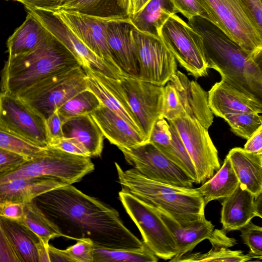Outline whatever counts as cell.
I'll return each instance as SVG.
<instances>
[{
	"mask_svg": "<svg viewBox=\"0 0 262 262\" xmlns=\"http://www.w3.org/2000/svg\"><path fill=\"white\" fill-rule=\"evenodd\" d=\"M33 201L69 239L89 238L95 246L114 249L146 246L125 226L115 209L72 184L48 191Z\"/></svg>",
	"mask_w": 262,
	"mask_h": 262,
	"instance_id": "cell-1",
	"label": "cell"
},
{
	"mask_svg": "<svg viewBox=\"0 0 262 262\" xmlns=\"http://www.w3.org/2000/svg\"><path fill=\"white\" fill-rule=\"evenodd\" d=\"M188 24L198 33L208 68L248 96L262 113V73L252 54L209 20L195 16Z\"/></svg>",
	"mask_w": 262,
	"mask_h": 262,
	"instance_id": "cell-2",
	"label": "cell"
},
{
	"mask_svg": "<svg viewBox=\"0 0 262 262\" xmlns=\"http://www.w3.org/2000/svg\"><path fill=\"white\" fill-rule=\"evenodd\" d=\"M121 190L169 213L181 226L189 227L205 216L204 199L197 188L178 186L148 179L134 168L124 170L115 163Z\"/></svg>",
	"mask_w": 262,
	"mask_h": 262,
	"instance_id": "cell-3",
	"label": "cell"
},
{
	"mask_svg": "<svg viewBox=\"0 0 262 262\" xmlns=\"http://www.w3.org/2000/svg\"><path fill=\"white\" fill-rule=\"evenodd\" d=\"M79 66L73 54L49 33L32 51L8 57L2 70L1 93L17 96L53 74Z\"/></svg>",
	"mask_w": 262,
	"mask_h": 262,
	"instance_id": "cell-4",
	"label": "cell"
},
{
	"mask_svg": "<svg viewBox=\"0 0 262 262\" xmlns=\"http://www.w3.org/2000/svg\"><path fill=\"white\" fill-rule=\"evenodd\" d=\"M93 71L134 117L141 132L149 139L155 123L162 117L164 86L126 75L114 79Z\"/></svg>",
	"mask_w": 262,
	"mask_h": 262,
	"instance_id": "cell-5",
	"label": "cell"
},
{
	"mask_svg": "<svg viewBox=\"0 0 262 262\" xmlns=\"http://www.w3.org/2000/svg\"><path fill=\"white\" fill-rule=\"evenodd\" d=\"M90 158L48 146L16 169L0 176V183L19 178L41 176L56 178L67 184H73L95 169Z\"/></svg>",
	"mask_w": 262,
	"mask_h": 262,
	"instance_id": "cell-6",
	"label": "cell"
},
{
	"mask_svg": "<svg viewBox=\"0 0 262 262\" xmlns=\"http://www.w3.org/2000/svg\"><path fill=\"white\" fill-rule=\"evenodd\" d=\"M87 89L86 72L79 66L53 74L17 96L47 120L69 100Z\"/></svg>",
	"mask_w": 262,
	"mask_h": 262,
	"instance_id": "cell-7",
	"label": "cell"
},
{
	"mask_svg": "<svg viewBox=\"0 0 262 262\" xmlns=\"http://www.w3.org/2000/svg\"><path fill=\"white\" fill-rule=\"evenodd\" d=\"M162 116L167 120L188 117L207 129L213 120L207 92L197 82L178 70L164 86Z\"/></svg>",
	"mask_w": 262,
	"mask_h": 262,
	"instance_id": "cell-8",
	"label": "cell"
},
{
	"mask_svg": "<svg viewBox=\"0 0 262 262\" xmlns=\"http://www.w3.org/2000/svg\"><path fill=\"white\" fill-rule=\"evenodd\" d=\"M119 198L139 229L145 245L158 258L169 261L173 258L178 253L177 244L157 209L122 190Z\"/></svg>",
	"mask_w": 262,
	"mask_h": 262,
	"instance_id": "cell-9",
	"label": "cell"
},
{
	"mask_svg": "<svg viewBox=\"0 0 262 262\" xmlns=\"http://www.w3.org/2000/svg\"><path fill=\"white\" fill-rule=\"evenodd\" d=\"M160 38L176 60L195 78L208 75V65L198 33L178 15L171 16L162 27Z\"/></svg>",
	"mask_w": 262,
	"mask_h": 262,
	"instance_id": "cell-10",
	"label": "cell"
},
{
	"mask_svg": "<svg viewBox=\"0 0 262 262\" xmlns=\"http://www.w3.org/2000/svg\"><path fill=\"white\" fill-rule=\"evenodd\" d=\"M119 149L126 162L148 179L188 188L195 183L185 170L149 141L134 147Z\"/></svg>",
	"mask_w": 262,
	"mask_h": 262,
	"instance_id": "cell-11",
	"label": "cell"
},
{
	"mask_svg": "<svg viewBox=\"0 0 262 262\" xmlns=\"http://www.w3.org/2000/svg\"><path fill=\"white\" fill-rule=\"evenodd\" d=\"M200 1L211 21L241 48L251 54L262 48V39L241 0Z\"/></svg>",
	"mask_w": 262,
	"mask_h": 262,
	"instance_id": "cell-12",
	"label": "cell"
},
{
	"mask_svg": "<svg viewBox=\"0 0 262 262\" xmlns=\"http://www.w3.org/2000/svg\"><path fill=\"white\" fill-rule=\"evenodd\" d=\"M0 130L40 147L49 146L46 120L18 96L1 93Z\"/></svg>",
	"mask_w": 262,
	"mask_h": 262,
	"instance_id": "cell-13",
	"label": "cell"
},
{
	"mask_svg": "<svg viewBox=\"0 0 262 262\" xmlns=\"http://www.w3.org/2000/svg\"><path fill=\"white\" fill-rule=\"evenodd\" d=\"M132 34L139 67V79L164 86L177 71L174 55L160 37L135 28Z\"/></svg>",
	"mask_w": 262,
	"mask_h": 262,
	"instance_id": "cell-14",
	"label": "cell"
},
{
	"mask_svg": "<svg viewBox=\"0 0 262 262\" xmlns=\"http://www.w3.org/2000/svg\"><path fill=\"white\" fill-rule=\"evenodd\" d=\"M168 121L174 125L181 136L195 167L198 184L204 183L221 167L218 151L208 129L188 117Z\"/></svg>",
	"mask_w": 262,
	"mask_h": 262,
	"instance_id": "cell-15",
	"label": "cell"
},
{
	"mask_svg": "<svg viewBox=\"0 0 262 262\" xmlns=\"http://www.w3.org/2000/svg\"><path fill=\"white\" fill-rule=\"evenodd\" d=\"M27 10V13L36 18L49 33L73 54L82 67L89 68L117 79L124 75L122 71L111 66L93 52L55 12L44 9Z\"/></svg>",
	"mask_w": 262,
	"mask_h": 262,
	"instance_id": "cell-16",
	"label": "cell"
},
{
	"mask_svg": "<svg viewBox=\"0 0 262 262\" xmlns=\"http://www.w3.org/2000/svg\"><path fill=\"white\" fill-rule=\"evenodd\" d=\"M54 12L93 52L121 71L114 59L108 43L106 28L108 21L75 12Z\"/></svg>",
	"mask_w": 262,
	"mask_h": 262,
	"instance_id": "cell-17",
	"label": "cell"
},
{
	"mask_svg": "<svg viewBox=\"0 0 262 262\" xmlns=\"http://www.w3.org/2000/svg\"><path fill=\"white\" fill-rule=\"evenodd\" d=\"M129 18L108 21L106 33L114 59L124 75L139 78V67Z\"/></svg>",
	"mask_w": 262,
	"mask_h": 262,
	"instance_id": "cell-18",
	"label": "cell"
},
{
	"mask_svg": "<svg viewBox=\"0 0 262 262\" xmlns=\"http://www.w3.org/2000/svg\"><path fill=\"white\" fill-rule=\"evenodd\" d=\"M90 115L104 137L119 149L134 147L149 141L142 133L103 104Z\"/></svg>",
	"mask_w": 262,
	"mask_h": 262,
	"instance_id": "cell-19",
	"label": "cell"
},
{
	"mask_svg": "<svg viewBox=\"0 0 262 262\" xmlns=\"http://www.w3.org/2000/svg\"><path fill=\"white\" fill-rule=\"evenodd\" d=\"M68 185L49 177L19 178L0 183V203L31 202L48 191Z\"/></svg>",
	"mask_w": 262,
	"mask_h": 262,
	"instance_id": "cell-20",
	"label": "cell"
},
{
	"mask_svg": "<svg viewBox=\"0 0 262 262\" xmlns=\"http://www.w3.org/2000/svg\"><path fill=\"white\" fill-rule=\"evenodd\" d=\"M254 195L239 184L235 191L222 202L221 223L223 230H240L256 216Z\"/></svg>",
	"mask_w": 262,
	"mask_h": 262,
	"instance_id": "cell-21",
	"label": "cell"
},
{
	"mask_svg": "<svg viewBox=\"0 0 262 262\" xmlns=\"http://www.w3.org/2000/svg\"><path fill=\"white\" fill-rule=\"evenodd\" d=\"M208 101L213 114L222 118L226 114L260 111L244 93L221 80L208 93Z\"/></svg>",
	"mask_w": 262,
	"mask_h": 262,
	"instance_id": "cell-22",
	"label": "cell"
},
{
	"mask_svg": "<svg viewBox=\"0 0 262 262\" xmlns=\"http://www.w3.org/2000/svg\"><path fill=\"white\" fill-rule=\"evenodd\" d=\"M156 209L170 230L177 244L178 253L170 261L179 262L182 257L191 252L198 244L208 239L214 230L211 222L205 217L193 225L183 227L166 211Z\"/></svg>",
	"mask_w": 262,
	"mask_h": 262,
	"instance_id": "cell-23",
	"label": "cell"
},
{
	"mask_svg": "<svg viewBox=\"0 0 262 262\" xmlns=\"http://www.w3.org/2000/svg\"><path fill=\"white\" fill-rule=\"evenodd\" d=\"M58 10L77 12L107 21L129 18L128 0H61L55 11Z\"/></svg>",
	"mask_w": 262,
	"mask_h": 262,
	"instance_id": "cell-24",
	"label": "cell"
},
{
	"mask_svg": "<svg viewBox=\"0 0 262 262\" xmlns=\"http://www.w3.org/2000/svg\"><path fill=\"white\" fill-rule=\"evenodd\" d=\"M227 156L230 160L240 185L256 198L262 192V155L235 147Z\"/></svg>",
	"mask_w": 262,
	"mask_h": 262,
	"instance_id": "cell-25",
	"label": "cell"
},
{
	"mask_svg": "<svg viewBox=\"0 0 262 262\" xmlns=\"http://www.w3.org/2000/svg\"><path fill=\"white\" fill-rule=\"evenodd\" d=\"M63 137L77 141L91 157H100L103 148L104 136L90 114L66 120L62 124Z\"/></svg>",
	"mask_w": 262,
	"mask_h": 262,
	"instance_id": "cell-26",
	"label": "cell"
},
{
	"mask_svg": "<svg viewBox=\"0 0 262 262\" xmlns=\"http://www.w3.org/2000/svg\"><path fill=\"white\" fill-rule=\"evenodd\" d=\"M177 13L170 0H149L142 9L131 15L129 20L137 30L160 37L164 24Z\"/></svg>",
	"mask_w": 262,
	"mask_h": 262,
	"instance_id": "cell-27",
	"label": "cell"
},
{
	"mask_svg": "<svg viewBox=\"0 0 262 262\" xmlns=\"http://www.w3.org/2000/svg\"><path fill=\"white\" fill-rule=\"evenodd\" d=\"M2 231L15 249L21 262H38L39 237L20 221L0 216Z\"/></svg>",
	"mask_w": 262,
	"mask_h": 262,
	"instance_id": "cell-28",
	"label": "cell"
},
{
	"mask_svg": "<svg viewBox=\"0 0 262 262\" xmlns=\"http://www.w3.org/2000/svg\"><path fill=\"white\" fill-rule=\"evenodd\" d=\"M49 32L33 15L27 13L24 22L7 39L8 57L29 53L46 38Z\"/></svg>",
	"mask_w": 262,
	"mask_h": 262,
	"instance_id": "cell-29",
	"label": "cell"
},
{
	"mask_svg": "<svg viewBox=\"0 0 262 262\" xmlns=\"http://www.w3.org/2000/svg\"><path fill=\"white\" fill-rule=\"evenodd\" d=\"M239 185L230 160L226 156L223 165L210 179L205 182L198 190L206 206L210 202L231 195Z\"/></svg>",
	"mask_w": 262,
	"mask_h": 262,
	"instance_id": "cell-30",
	"label": "cell"
},
{
	"mask_svg": "<svg viewBox=\"0 0 262 262\" xmlns=\"http://www.w3.org/2000/svg\"><path fill=\"white\" fill-rule=\"evenodd\" d=\"M20 222L33 231L47 248L52 238L56 237L68 238L34 201L25 204L24 217Z\"/></svg>",
	"mask_w": 262,
	"mask_h": 262,
	"instance_id": "cell-31",
	"label": "cell"
},
{
	"mask_svg": "<svg viewBox=\"0 0 262 262\" xmlns=\"http://www.w3.org/2000/svg\"><path fill=\"white\" fill-rule=\"evenodd\" d=\"M171 135L156 146L170 160L185 170L198 184L195 167L176 127L169 121Z\"/></svg>",
	"mask_w": 262,
	"mask_h": 262,
	"instance_id": "cell-32",
	"label": "cell"
},
{
	"mask_svg": "<svg viewBox=\"0 0 262 262\" xmlns=\"http://www.w3.org/2000/svg\"><path fill=\"white\" fill-rule=\"evenodd\" d=\"M158 258L145 246L138 249L95 246L93 262H157Z\"/></svg>",
	"mask_w": 262,
	"mask_h": 262,
	"instance_id": "cell-33",
	"label": "cell"
},
{
	"mask_svg": "<svg viewBox=\"0 0 262 262\" xmlns=\"http://www.w3.org/2000/svg\"><path fill=\"white\" fill-rule=\"evenodd\" d=\"M82 68L86 74L88 89L96 94L103 104L118 114L135 128L142 133L134 117L98 78L93 70L88 67Z\"/></svg>",
	"mask_w": 262,
	"mask_h": 262,
	"instance_id": "cell-34",
	"label": "cell"
},
{
	"mask_svg": "<svg viewBox=\"0 0 262 262\" xmlns=\"http://www.w3.org/2000/svg\"><path fill=\"white\" fill-rule=\"evenodd\" d=\"M102 104L96 94L87 89L75 95L57 111L63 123L66 120L74 117L90 114Z\"/></svg>",
	"mask_w": 262,
	"mask_h": 262,
	"instance_id": "cell-35",
	"label": "cell"
},
{
	"mask_svg": "<svg viewBox=\"0 0 262 262\" xmlns=\"http://www.w3.org/2000/svg\"><path fill=\"white\" fill-rule=\"evenodd\" d=\"M258 113L245 112L225 114L223 118L236 136L248 140L262 124V116Z\"/></svg>",
	"mask_w": 262,
	"mask_h": 262,
	"instance_id": "cell-36",
	"label": "cell"
},
{
	"mask_svg": "<svg viewBox=\"0 0 262 262\" xmlns=\"http://www.w3.org/2000/svg\"><path fill=\"white\" fill-rule=\"evenodd\" d=\"M252 258L242 250H231L225 247H212L207 253H188L181 258L182 261L245 262Z\"/></svg>",
	"mask_w": 262,
	"mask_h": 262,
	"instance_id": "cell-37",
	"label": "cell"
},
{
	"mask_svg": "<svg viewBox=\"0 0 262 262\" xmlns=\"http://www.w3.org/2000/svg\"><path fill=\"white\" fill-rule=\"evenodd\" d=\"M0 148L18 154L28 160L39 155L45 148L20 137L0 130Z\"/></svg>",
	"mask_w": 262,
	"mask_h": 262,
	"instance_id": "cell-38",
	"label": "cell"
},
{
	"mask_svg": "<svg viewBox=\"0 0 262 262\" xmlns=\"http://www.w3.org/2000/svg\"><path fill=\"white\" fill-rule=\"evenodd\" d=\"M240 231L244 243L249 248L248 254L252 258L262 260V227L250 222Z\"/></svg>",
	"mask_w": 262,
	"mask_h": 262,
	"instance_id": "cell-39",
	"label": "cell"
},
{
	"mask_svg": "<svg viewBox=\"0 0 262 262\" xmlns=\"http://www.w3.org/2000/svg\"><path fill=\"white\" fill-rule=\"evenodd\" d=\"M63 250L71 262H93L95 245L89 238H80Z\"/></svg>",
	"mask_w": 262,
	"mask_h": 262,
	"instance_id": "cell-40",
	"label": "cell"
},
{
	"mask_svg": "<svg viewBox=\"0 0 262 262\" xmlns=\"http://www.w3.org/2000/svg\"><path fill=\"white\" fill-rule=\"evenodd\" d=\"M179 13L188 20L195 16H200L211 21L208 12L200 0H170Z\"/></svg>",
	"mask_w": 262,
	"mask_h": 262,
	"instance_id": "cell-41",
	"label": "cell"
},
{
	"mask_svg": "<svg viewBox=\"0 0 262 262\" xmlns=\"http://www.w3.org/2000/svg\"><path fill=\"white\" fill-rule=\"evenodd\" d=\"M27 161L18 154L0 148V176L16 169Z\"/></svg>",
	"mask_w": 262,
	"mask_h": 262,
	"instance_id": "cell-42",
	"label": "cell"
},
{
	"mask_svg": "<svg viewBox=\"0 0 262 262\" xmlns=\"http://www.w3.org/2000/svg\"><path fill=\"white\" fill-rule=\"evenodd\" d=\"M245 12L262 39V3L260 0H241Z\"/></svg>",
	"mask_w": 262,
	"mask_h": 262,
	"instance_id": "cell-43",
	"label": "cell"
},
{
	"mask_svg": "<svg viewBox=\"0 0 262 262\" xmlns=\"http://www.w3.org/2000/svg\"><path fill=\"white\" fill-rule=\"evenodd\" d=\"M76 155L91 157L89 152L74 139L62 137L50 141L49 146Z\"/></svg>",
	"mask_w": 262,
	"mask_h": 262,
	"instance_id": "cell-44",
	"label": "cell"
},
{
	"mask_svg": "<svg viewBox=\"0 0 262 262\" xmlns=\"http://www.w3.org/2000/svg\"><path fill=\"white\" fill-rule=\"evenodd\" d=\"M25 215V204L15 202L0 203V216L20 221Z\"/></svg>",
	"mask_w": 262,
	"mask_h": 262,
	"instance_id": "cell-45",
	"label": "cell"
},
{
	"mask_svg": "<svg viewBox=\"0 0 262 262\" xmlns=\"http://www.w3.org/2000/svg\"><path fill=\"white\" fill-rule=\"evenodd\" d=\"M0 262H21L14 247L0 230Z\"/></svg>",
	"mask_w": 262,
	"mask_h": 262,
	"instance_id": "cell-46",
	"label": "cell"
},
{
	"mask_svg": "<svg viewBox=\"0 0 262 262\" xmlns=\"http://www.w3.org/2000/svg\"><path fill=\"white\" fill-rule=\"evenodd\" d=\"M62 124L63 121L57 111L46 120L49 142L52 140L63 137Z\"/></svg>",
	"mask_w": 262,
	"mask_h": 262,
	"instance_id": "cell-47",
	"label": "cell"
},
{
	"mask_svg": "<svg viewBox=\"0 0 262 262\" xmlns=\"http://www.w3.org/2000/svg\"><path fill=\"white\" fill-rule=\"evenodd\" d=\"M19 2L26 9H44L55 11L61 0H7Z\"/></svg>",
	"mask_w": 262,
	"mask_h": 262,
	"instance_id": "cell-48",
	"label": "cell"
},
{
	"mask_svg": "<svg viewBox=\"0 0 262 262\" xmlns=\"http://www.w3.org/2000/svg\"><path fill=\"white\" fill-rule=\"evenodd\" d=\"M244 149L248 152L262 155V124L247 140Z\"/></svg>",
	"mask_w": 262,
	"mask_h": 262,
	"instance_id": "cell-49",
	"label": "cell"
},
{
	"mask_svg": "<svg viewBox=\"0 0 262 262\" xmlns=\"http://www.w3.org/2000/svg\"><path fill=\"white\" fill-rule=\"evenodd\" d=\"M212 247H232L236 244L234 238L227 236L224 230H214L211 236L208 239Z\"/></svg>",
	"mask_w": 262,
	"mask_h": 262,
	"instance_id": "cell-50",
	"label": "cell"
},
{
	"mask_svg": "<svg viewBox=\"0 0 262 262\" xmlns=\"http://www.w3.org/2000/svg\"><path fill=\"white\" fill-rule=\"evenodd\" d=\"M48 250L50 262L70 261L63 250L57 249L50 245Z\"/></svg>",
	"mask_w": 262,
	"mask_h": 262,
	"instance_id": "cell-51",
	"label": "cell"
},
{
	"mask_svg": "<svg viewBox=\"0 0 262 262\" xmlns=\"http://www.w3.org/2000/svg\"><path fill=\"white\" fill-rule=\"evenodd\" d=\"M149 0H128L129 17L142 9Z\"/></svg>",
	"mask_w": 262,
	"mask_h": 262,
	"instance_id": "cell-52",
	"label": "cell"
},
{
	"mask_svg": "<svg viewBox=\"0 0 262 262\" xmlns=\"http://www.w3.org/2000/svg\"><path fill=\"white\" fill-rule=\"evenodd\" d=\"M254 205L256 216L262 219V192L255 198Z\"/></svg>",
	"mask_w": 262,
	"mask_h": 262,
	"instance_id": "cell-53",
	"label": "cell"
},
{
	"mask_svg": "<svg viewBox=\"0 0 262 262\" xmlns=\"http://www.w3.org/2000/svg\"><path fill=\"white\" fill-rule=\"evenodd\" d=\"M252 57L262 73V48L252 54Z\"/></svg>",
	"mask_w": 262,
	"mask_h": 262,
	"instance_id": "cell-54",
	"label": "cell"
},
{
	"mask_svg": "<svg viewBox=\"0 0 262 262\" xmlns=\"http://www.w3.org/2000/svg\"><path fill=\"white\" fill-rule=\"evenodd\" d=\"M260 2H261V3H262V0H260Z\"/></svg>",
	"mask_w": 262,
	"mask_h": 262,
	"instance_id": "cell-55",
	"label": "cell"
}]
</instances>
